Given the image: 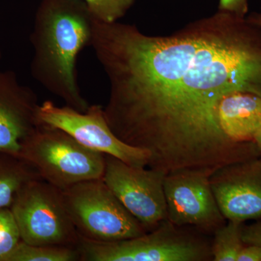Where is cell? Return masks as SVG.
I'll return each mask as SVG.
<instances>
[{
    "label": "cell",
    "instance_id": "obj_1",
    "mask_svg": "<svg viewBox=\"0 0 261 261\" xmlns=\"http://www.w3.org/2000/svg\"><path fill=\"white\" fill-rule=\"evenodd\" d=\"M90 46L107 76L110 128L147 151L148 167L213 174L260 157L255 142L221 129L218 108L235 92L261 97V27L218 10L170 35L94 18Z\"/></svg>",
    "mask_w": 261,
    "mask_h": 261
},
{
    "label": "cell",
    "instance_id": "obj_2",
    "mask_svg": "<svg viewBox=\"0 0 261 261\" xmlns=\"http://www.w3.org/2000/svg\"><path fill=\"white\" fill-rule=\"evenodd\" d=\"M93 19L82 0H42L30 36L33 78L80 112L90 105L79 86L77 60L90 45Z\"/></svg>",
    "mask_w": 261,
    "mask_h": 261
},
{
    "label": "cell",
    "instance_id": "obj_3",
    "mask_svg": "<svg viewBox=\"0 0 261 261\" xmlns=\"http://www.w3.org/2000/svg\"><path fill=\"white\" fill-rule=\"evenodd\" d=\"M207 236L166 220L145 234L119 241L102 243L80 236L77 248L82 261H209L212 240Z\"/></svg>",
    "mask_w": 261,
    "mask_h": 261
},
{
    "label": "cell",
    "instance_id": "obj_4",
    "mask_svg": "<svg viewBox=\"0 0 261 261\" xmlns=\"http://www.w3.org/2000/svg\"><path fill=\"white\" fill-rule=\"evenodd\" d=\"M19 156L36 168L42 179L61 190L80 182L101 179L106 168V154L44 123L25 141Z\"/></svg>",
    "mask_w": 261,
    "mask_h": 261
},
{
    "label": "cell",
    "instance_id": "obj_5",
    "mask_svg": "<svg viewBox=\"0 0 261 261\" xmlns=\"http://www.w3.org/2000/svg\"><path fill=\"white\" fill-rule=\"evenodd\" d=\"M62 193L67 212L82 238L108 243L147 232L102 178L80 182Z\"/></svg>",
    "mask_w": 261,
    "mask_h": 261
},
{
    "label": "cell",
    "instance_id": "obj_6",
    "mask_svg": "<svg viewBox=\"0 0 261 261\" xmlns=\"http://www.w3.org/2000/svg\"><path fill=\"white\" fill-rule=\"evenodd\" d=\"M10 208L25 243L77 247L80 234L67 212L62 190L51 184L43 179L29 182Z\"/></svg>",
    "mask_w": 261,
    "mask_h": 261
},
{
    "label": "cell",
    "instance_id": "obj_7",
    "mask_svg": "<svg viewBox=\"0 0 261 261\" xmlns=\"http://www.w3.org/2000/svg\"><path fill=\"white\" fill-rule=\"evenodd\" d=\"M38 114L42 123L64 130L87 148L112 155L130 166H148L149 152L118 139L110 128L104 110L99 105L89 106L85 112H80L47 100L39 106Z\"/></svg>",
    "mask_w": 261,
    "mask_h": 261
},
{
    "label": "cell",
    "instance_id": "obj_8",
    "mask_svg": "<svg viewBox=\"0 0 261 261\" xmlns=\"http://www.w3.org/2000/svg\"><path fill=\"white\" fill-rule=\"evenodd\" d=\"M159 170L130 166L106 154L103 181L147 232L168 220L164 179Z\"/></svg>",
    "mask_w": 261,
    "mask_h": 261
},
{
    "label": "cell",
    "instance_id": "obj_9",
    "mask_svg": "<svg viewBox=\"0 0 261 261\" xmlns=\"http://www.w3.org/2000/svg\"><path fill=\"white\" fill-rule=\"evenodd\" d=\"M211 175L193 170L166 175L164 192L170 222L195 228L207 235L214 234L226 224L211 188Z\"/></svg>",
    "mask_w": 261,
    "mask_h": 261
},
{
    "label": "cell",
    "instance_id": "obj_10",
    "mask_svg": "<svg viewBox=\"0 0 261 261\" xmlns=\"http://www.w3.org/2000/svg\"><path fill=\"white\" fill-rule=\"evenodd\" d=\"M210 181L226 221L245 223L261 219V157L219 168Z\"/></svg>",
    "mask_w": 261,
    "mask_h": 261
},
{
    "label": "cell",
    "instance_id": "obj_11",
    "mask_svg": "<svg viewBox=\"0 0 261 261\" xmlns=\"http://www.w3.org/2000/svg\"><path fill=\"white\" fill-rule=\"evenodd\" d=\"M39 106L35 92L14 72L0 71V152L20 155L25 141L42 123Z\"/></svg>",
    "mask_w": 261,
    "mask_h": 261
},
{
    "label": "cell",
    "instance_id": "obj_12",
    "mask_svg": "<svg viewBox=\"0 0 261 261\" xmlns=\"http://www.w3.org/2000/svg\"><path fill=\"white\" fill-rule=\"evenodd\" d=\"M220 126L228 138L251 142L261 127V97L235 92L223 98L218 108Z\"/></svg>",
    "mask_w": 261,
    "mask_h": 261
},
{
    "label": "cell",
    "instance_id": "obj_13",
    "mask_svg": "<svg viewBox=\"0 0 261 261\" xmlns=\"http://www.w3.org/2000/svg\"><path fill=\"white\" fill-rule=\"evenodd\" d=\"M42 179L36 168L15 154L0 152V209L11 207L25 185Z\"/></svg>",
    "mask_w": 261,
    "mask_h": 261
},
{
    "label": "cell",
    "instance_id": "obj_14",
    "mask_svg": "<svg viewBox=\"0 0 261 261\" xmlns=\"http://www.w3.org/2000/svg\"><path fill=\"white\" fill-rule=\"evenodd\" d=\"M78 260H82V259L77 247L32 245L21 240L5 261Z\"/></svg>",
    "mask_w": 261,
    "mask_h": 261
},
{
    "label": "cell",
    "instance_id": "obj_15",
    "mask_svg": "<svg viewBox=\"0 0 261 261\" xmlns=\"http://www.w3.org/2000/svg\"><path fill=\"white\" fill-rule=\"evenodd\" d=\"M244 224L227 220L215 231L211 245L213 260L238 261L239 254L245 246L242 238Z\"/></svg>",
    "mask_w": 261,
    "mask_h": 261
},
{
    "label": "cell",
    "instance_id": "obj_16",
    "mask_svg": "<svg viewBox=\"0 0 261 261\" xmlns=\"http://www.w3.org/2000/svg\"><path fill=\"white\" fill-rule=\"evenodd\" d=\"M87 5L94 18L113 23L123 18L132 8L136 0H82Z\"/></svg>",
    "mask_w": 261,
    "mask_h": 261
},
{
    "label": "cell",
    "instance_id": "obj_17",
    "mask_svg": "<svg viewBox=\"0 0 261 261\" xmlns=\"http://www.w3.org/2000/svg\"><path fill=\"white\" fill-rule=\"evenodd\" d=\"M20 241V231L11 210L0 209V261L6 260Z\"/></svg>",
    "mask_w": 261,
    "mask_h": 261
},
{
    "label": "cell",
    "instance_id": "obj_18",
    "mask_svg": "<svg viewBox=\"0 0 261 261\" xmlns=\"http://www.w3.org/2000/svg\"><path fill=\"white\" fill-rule=\"evenodd\" d=\"M219 10L246 18L248 13V0H219Z\"/></svg>",
    "mask_w": 261,
    "mask_h": 261
},
{
    "label": "cell",
    "instance_id": "obj_19",
    "mask_svg": "<svg viewBox=\"0 0 261 261\" xmlns=\"http://www.w3.org/2000/svg\"><path fill=\"white\" fill-rule=\"evenodd\" d=\"M242 238L245 245L261 246V221L251 225L243 224Z\"/></svg>",
    "mask_w": 261,
    "mask_h": 261
},
{
    "label": "cell",
    "instance_id": "obj_20",
    "mask_svg": "<svg viewBox=\"0 0 261 261\" xmlns=\"http://www.w3.org/2000/svg\"><path fill=\"white\" fill-rule=\"evenodd\" d=\"M238 261H261V246L245 245L239 254Z\"/></svg>",
    "mask_w": 261,
    "mask_h": 261
},
{
    "label": "cell",
    "instance_id": "obj_21",
    "mask_svg": "<svg viewBox=\"0 0 261 261\" xmlns=\"http://www.w3.org/2000/svg\"><path fill=\"white\" fill-rule=\"evenodd\" d=\"M246 19L250 23L261 27V13H252L246 16Z\"/></svg>",
    "mask_w": 261,
    "mask_h": 261
},
{
    "label": "cell",
    "instance_id": "obj_22",
    "mask_svg": "<svg viewBox=\"0 0 261 261\" xmlns=\"http://www.w3.org/2000/svg\"><path fill=\"white\" fill-rule=\"evenodd\" d=\"M254 142H255V145H256L257 149H258L261 157V127L258 132H257L255 139H254Z\"/></svg>",
    "mask_w": 261,
    "mask_h": 261
},
{
    "label": "cell",
    "instance_id": "obj_23",
    "mask_svg": "<svg viewBox=\"0 0 261 261\" xmlns=\"http://www.w3.org/2000/svg\"><path fill=\"white\" fill-rule=\"evenodd\" d=\"M0 59H1V51H0Z\"/></svg>",
    "mask_w": 261,
    "mask_h": 261
}]
</instances>
